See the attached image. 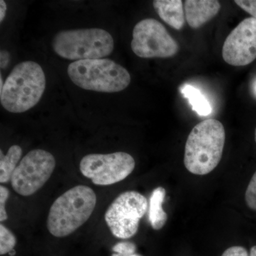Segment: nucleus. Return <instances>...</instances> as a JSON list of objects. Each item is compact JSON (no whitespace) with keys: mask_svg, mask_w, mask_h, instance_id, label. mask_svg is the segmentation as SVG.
Segmentation results:
<instances>
[{"mask_svg":"<svg viewBox=\"0 0 256 256\" xmlns=\"http://www.w3.org/2000/svg\"><path fill=\"white\" fill-rule=\"evenodd\" d=\"M223 124L217 120H204L194 126L185 144L184 163L190 172L206 175L220 164L225 146Z\"/></svg>","mask_w":256,"mask_h":256,"instance_id":"f257e3e1","label":"nucleus"},{"mask_svg":"<svg viewBox=\"0 0 256 256\" xmlns=\"http://www.w3.org/2000/svg\"><path fill=\"white\" fill-rule=\"evenodd\" d=\"M97 197L89 186L78 185L64 192L50 206L47 229L57 238L73 234L90 218Z\"/></svg>","mask_w":256,"mask_h":256,"instance_id":"f03ea898","label":"nucleus"},{"mask_svg":"<svg viewBox=\"0 0 256 256\" xmlns=\"http://www.w3.org/2000/svg\"><path fill=\"white\" fill-rule=\"evenodd\" d=\"M46 88V77L40 64L32 60L18 64L0 90L5 110L13 114L26 112L41 100Z\"/></svg>","mask_w":256,"mask_h":256,"instance_id":"7ed1b4c3","label":"nucleus"},{"mask_svg":"<svg viewBox=\"0 0 256 256\" xmlns=\"http://www.w3.org/2000/svg\"><path fill=\"white\" fill-rule=\"evenodd\" d=\"M67 72L75 85L92 92H122L131 82L127 69L108 58L76 60L68 66Z\"/></svg>","mask_w":256,"mask_h":256,"instance_id":"20e7f679","label":"nucleus"},{"mask_svg":"<svg viewBox=\"0 0 256 256\" xmlns=\"http://www.w3.org/2000/svg\"><path fill=\"white\" fill-rule=\"evenodd\" d=\"M52 47L57 55L66 60H98L112 54L114 40L102 28L66 30L55 35Z\"/></svg>","mask_w":256,"mask_h":256,"instance_id":"39448f33","label":"nucleus"},{"mask_svg":"<svg viewBox=\"0 0 256 256\" xmlns=\"http://www.w3.org/2000/svg\"><path fill=\"white\" fill-rule=\"evenodd\" d=\"M148 210V202L142 194L136 191L124 192L108 207L106 223L116 238H130L137 234L140 222Z\"/></svg>","mask_w":256,"mask_h":256,"instance_id":"423d86ee","label":"nucleus"},{"mask_svg":"<svg viewBox=\"0 0 256 256\" xmlns=\"http://www.w3.org/2000/svg\"><path fill=\"white\" fill-rule=\"evenodd\" d=\"M136 166L134 158L128 153L90 154L80 160V171L98 186H109L127 178Z\"/></svg>","mask_w":256,"mask_h":256,"instance_id":"0eeeda50","label":"nucleus"},{"mask_svg":"<svg viewBox=\"0 0 256 256\" xmlns=\"http://www.w3.org/2000/svg\"><path fill=\"white\" fill-rule=\"evenodd\" d=\"M56 166L54 156L44 150H34L24 156L11 178L14 192L23 196L36 193L50 180Z\"/></svg>","mask_w":256,"mask_h":256,"instance_id":"6e6552de","label":"nucleus"},{"mask_svg":"<svg viewBox=\"0 0 256 256\" xmlns=\"http://www.w3.org/2000/svg\"><path fill=\"white\" fill-rule=\"evenodd\" d=\"M131 48L143 58H170L180 50L166 28L154 18H144L134 26Z\"/></svg>","mask_w":256,"mask_h":256,"instance_id":"1a4fd4ad","label":"nucleus"},{"mask_svg":"<svg viewBox=\"0 0 256 256\" xmlns=\"http://www.w3.org/2000/svg\"><path fill=\"white\" fill-rule=\"evenodd\" d=\"M222 56L229 65L244 66L256 60V20L245 18L224 42Z\"/></svg>","mask_w":256,"mask_h":256,"instance_id":"9d476101","label":"nucleus"},{"mask_svg":"<svg viewBox=\"0 0 256 256\" xmlns=\"http://www.w3.org/2000/svg\"><path fill=\"white\" fill-rule=\"evenodd\" d=\"M220 4L216 0H186L185 18L190 28H202L220 12Z\"/></svg>","mask_w":256,"mask_h":256,"instance_id":"9b49d317","label":"nucleus"},{"mask_svg":"<svg viewBox=\"0 0 256 256\" xmlns=\"http://www.w3.org/2000/svg\"><path fill=\"white\" fill-rule=\"evenodd\" d=\"M153 6L164 22L176 30H181L185 24V12L181 0H154Z\"/></svg>","mask_w":256,"mask_h":256,"instance_id":"f8f14e48","label":"nucleus"},{"mask_svg":"<svg viewBox=\"0 0 256 256\" xmlns=\"http://www.w3.org/2000/svg\"><path fill=\"white\" fill-rule=\"evenodd\" d=\"M166 190L162 186H158L152 192L149 203V220L152 228L160 230L164 227L168 216L163 210Z\"/></svg>","mask_w":256,"mask_h":256,"instance_id":"ddd939ff","label":"nucleus"},{"mask_svg":"<svg viewBox=\"0 0 256 256\" xmlns=\"http://www.w3.org/2000/svg\"><path fill=\"white\" fill-rule=\"evenodd\" d=\"M22 156V150L18 146H10L6 156L0 150V182L4 184L11 181Z\"/></svg>","mask_w":256,"mask_h":256,"instance_id":"4468645a","label":"nucleus"},{"mask_svg":"<svg viewBox=\"0 0 256 256\" xmlns=\"http://www.w3.org/2000/svg\"><path fill=\"white\" fill-rule=\"evenodd\" d=\"M182 94L188 99L192 110L196 112L200 116H207L212 114V107L210 101L196 88L184 84L180 88Z\"/></svg>","mask_w":256,"mask_h":256,"instance_id":"2eb2a0df","label":"nucleus"},{"mask_svg":"<svg viewBox=\"0 0 256 256\" xmlns=\"http://www.w3.org/2000/svg\"><path fill=\"white\" fill-rule=\"evenodd\" d=\"M16 244V237L11 230L3 224L0 225V254L5 255L14 250Z\"/></svg>","mask_w":256,"mask_h":256,"instance_id":"dca6fc26","label":"nucleus"},{"mask_svg":"<svg viewBox=\"0 0 256 256\" xmlns=\"http://www.w3.org/2000/svg\"><path fill=\"white\" fill-rule=\"evenodd\" d=\"M245 200L250 210H256V172L252 175L246 191Z\"/></svg>","mask_w":256,"mask_h":256,"instance_id":"f3484780","label":"nucleus"},{"mask_svg":"<svg viewBox=\"0 0 256 256\" xmlns=\"http://www.w3.org/2000/svg\"><path fill=\"white\" fill-rule=\"evenodd\" d=\"M112 250L120 255H132L136 254V246L132 242H119L112 247Z\"/></svg>","mask_w":256,"mask_h":256,"instance_id":"a211bd4d","label":"nucleus"},{"mask_svg":"<svg viewBox=\"0 0 256 256\" xmlns=\"http://www.w3.org/2000/svg\"><path fill=\"white\" fill-rule=\"evenodd\" d=\"M10 191L4 186H0V222H3L8 218V213L5 208L6 202L9 198Z\"/></svg>","mask_w":256,"mask_h":256,"instance_id":"6ab92c4d","label":"nucleus"},{"mask_svg":"<svg viewBox=\"0 0 256 256\" xmlns=\"http://www.w3.org/2000/svg\"><path fill=\"white\" fill-rule=\"evenodd\" d=\"M235 3L256 20V0H236Z\"/></svg>","mask_w":256,"mask_h":256,"instance_id":"aec40b11","label":"nucleus"},{"mask_svg":"<svg viewBox=\"0 0 256 256\" xmlns=\"http://www.w3.org/2000/svg\"><path fill=\"white\" fill-rule=\"evenodd\" d=\"M222 256H250L246 249L242 246H232L224 252Z\"/></svg>","mask_w":256,"mask_h":256,"instance_id":"412c9836","label":"nucleus"},{"mask_svg":"<svg viewBox=\"0 0 256 256\" xmlns=\"http://www.w3.org/2000/svg\"><path fill=\"white\" fill-rule=\"evenodd\" d=\"M10 55L9 52H6V50H1V52H0V66H1V68H6L10 63Z\"/></svg>","mask_w":256,"mask_h":256,"instance_id":"4be33fe9","label":"nucleus"},{"mask_svg":"<svg viewBox=\"0 0 256 256\" xmlns=\"http://www.w3.org/2000/svg\"><path fill=\"white\" fill-rule=\"evenodd\" d=\"M6 12V4L4 0L0 1V22H2Z\"/></svg>","mask_w":256,"mask_h":256,"instance_id":"5701e85b","label":"nucleus"},{"mask_svg":"<svg viewBox=\"0 0 256 256\" xmlns=\"http://www.w3.org/2000/svg\"><path fill=\"white\" fill-rule=\"evenodd\" d=\"M252 92L254 96L256 98V78H254L252 84Z\"/></svg>","mask_w":256,"mask_h":256,"instance_id":"b1692460","label":"nucleus"},{"mask_svg":"<svg viewBox=\"0 0 256 256\" xmlns=\"http://www.w3.org/2000/svg\"><path fill=\"white\" fill-rule=\"evenodd\" d=\"M250 256H256V246H252V248H250V254H249Z\"/></svg>","mask_w":256,"mask_h":256,"instance_id":"393cba45","label":"nucleus"},{"mask_svg":"<svg viewBox=\"0 0 256 256\" xmlns=\"http://www.w3.org/2000/svg\"><path fill=\"white\" fill-rule=\"evenodd\" d=\"M112 256H141L139 255V254H132V255H120V254H114Z\"/></svg>","mask_w":256,"mask_h":256,"instance_id":"a878e982","label":"nucleus"},{"mask_svg":"<svg viewBox=\"0 0 256 256\" xmlns=\"http://www.w3.org/2000/svg\"><path fill=\"white\" fill-rule=\"evenodd\" d=\"M3 86H4V84H3L2 76L1 75L0 76V90L2 89Z\"/></svg>","mask_w":256,"mask_h":256,"instance_id":"bb28decb","label":"nucleus"},{"mask_svg":"<svg viewBox=\"0 0 256 256\" xmlns=\"http://www.w3.org/2000/svg\"><path fill=\"white\" fill-rule=\"evenodd\" d=\"M16 252H14V250H13L12 252H10V255L11 256H14Z\"/></svg>","mask_w":256,"mask_h":256,"instance_id":"cd10ccee","label":"nucleus"},{"mask_svg":"<svg viewBox=\"0 0 256 256\" xmlns=\"http://www.w3.org/2000/svg\"><path fill=\"white\" fill-rule=\"evenodd\" d=\"M255 141L256 142V130H255Z\"/></svg>","mask_w":256,"mask_h":256,"instance_id":"c85d7f7f","label":"nucleus"}]
</instances>
